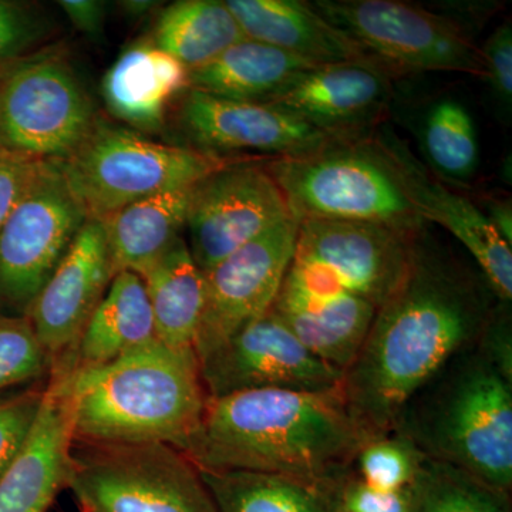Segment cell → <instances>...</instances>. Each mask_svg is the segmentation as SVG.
Returning <instances> with one entry per match:
<instances>
[{"mask_svg": "<svg viewBox=\"0 0 512 512\" xmlns=\"http://www.w3.org/2000/svg\"><path fill=\"white\" fill-rule=\"evenodd\" d=\"M392 97L389 72L375 62L323 64L296 77L271 106L338 140L360 133L382 117Z\"/></svg>", "mask_w": 512, "mask_h": 512, "instance_id": "obj_19", "label": "cell"}, {"mask_svg": "<svg viewBox=\"0 0 512 512\" xmlns=\"http://www.w3.org/2000/svg\"><path fill=\"white\" fill-rule=\"evenodd\" d=\"M62 370L79 443H164L180 450L200 424L208 394L194 350L153 339L106 365Z\"/></svg>", "mask_w": 512, "mask_h": 512, "instance_id": "obj_3", "label": "cell"}, {"mask_svg": "<svg viewBox=\"0 0 512 512\" xmlns=\"http://www.w3.org/2000/svg\"><path fill=\"white\" fill-rule=\"evenodd\" d=\"M318 66L245 37L217 59L191 70L190 89L222 99L269 103L296 77Z\"/></svg>", "mask_w": 512, "mask_h": 512, "instance_id": "obj_25", "label": "cell"}, {"mask_svg": "<svg viewBox=\"0 0 512 512\" xmlns=\"http://www.w3.org/2000/svg\"><path fill=\"white\" fill-rule=\"evenodd\" d=\"M175 120L187 147L221 158L237 153L298 157L338 140L271 104L222 99L195 89L177 100Z\"/></svg>", "mask_w": 512, "mask_h": 512, "instance_id": "obj_15", "label": "cell"}, {"mask_svg": "<svg viewBox=\"0 0 512 512\" xmlns=\"http://www.w3.org/2000/svg\"><path fill=\"white\" fill-rule=\"evenodd\" d=\"M497 302L478 269L430 241H414L409 272L379 306L340 393L369 437L390 433L404 404L454 356L474 348Z\"/></svg>", "mask_w": 512, "mask_h": 512, "instance_id": "obj_1", "label": "cell"}, {"mask_svg": "<svg viewBox=\"0 0 512 512\" xmlns=\"http://www.w3.org/2000/svg\"><path fill=\"white\" fill-rule=\"evenodd\" d=\"M42 163L0 148V227L22 200Z\"/></svg>", "mask_w": 512, "mask_h": 512, "instance_id": "obj_38", "label": "cell"}, {"mask_svg": "<svg viewBox=\"0 0 512 512\" xmlns=\"http://www.w3.org/2000/svg\"><path fill=\"white\" fill-rule=\"evenodd\" d=\"M201 476L220 512H336L332 487L325 485L252 471H201Z\"/></svg>", "mask_w": 512, "mask_h": 512, "instance_id": "obj_28", "label": "cell"}, {"mask_svg": "<svg viewBox=\"0 0 512 512\" xmlns=\"http://www.w3.org/2000/svg\"><path fill=\"white\" fill-rule=\"evenodd\" d=\"M248 39L316 64L376 62L303 0H225Z\"/></svg>", "mask_w": 512, "mask_h": 512, "instance_id": "obj_21", "label": "cell"}, {"mask_svg": "<svg viewBox=\"0 0 512 512\" xmlns=\"http://www.w3.org/2000/svg\"><path fill=\"white\" fill-rule=\"evenodd\" d=\"M188 89L190 70L151 42L121 53L101 86L107 110L137 131L161 130Z\"/></svg>", "mask_w": 512, "mask_h": 512, "instance_id": "obj_22", "label": "cell"}, {"mask_svg": "<svg viewBox=\"0 0 512 512\" xmlns=\"http://www.w3.org/2000/svg\"><path fill=\"white\" fill-rule=\"evenodd\" d=\"M377 143L392 158L404 191L424 222H436L467 249L495 298L512 301V248L498 235L473 201L448 190L392 131H380Z\"/></svg>", "mask_w": 512, "mask_h": 512, "instance_id": "obj_18", "label": "cell"}, {"mask_svg": "<svg viewBox=\"0 0 512 512\" xmlns=\"http://www.w3.org/2000/svg\"><path fill=\"white\" fill-rule=\"evenodd\" d=\"M67 487L87 512H220L198 467L164 443L74 441Z\"/></svg>", "mask_w": 512, "mask_h": 512, "instance_id": "obj_7", "label": "cell"}, {"mask_svg": "<svg viewBox=\"0 0 512 512\" xmlns=\"http://www.w3.org/2000/svg\"><path fill=\"white\" fill-rule=\"evenodd\" d=\"M392 431L429 460L511 494L512 383L476 346L454 356L410 397Z\"/></svg>", "mask_w": 512, "mask_h": 512, "instance_id": "obj_4", "label": "cell"}, {"mask_svg": "<svg viewBox=\"0 0 512 512\" xmlns=\"http://www.w3.org/2000/svg\"><path fill=\"white\" fill-rule=\"evenodd\" d=\"M228 161L97 119L83 143L56 164L87 218L101 221L151 195L190 188Z\"/></svg>", "mask_w": 512, "mask_h": 512, "instance_id": "obj_6", "label": "cell"}, {"mask_svg": "<svg viewBox=\"0 0 512 512\" xmlns=\"http://www.w3.org/2000/svg\"><path fill=\"white\" fill-rule=\"evenodd\" d=\"M409 512H512L511 494L426 458L409 487Z\"/></svg>", "mask_w": 512, "mask_h": 512, "instance_id": "obj_30", "label": "cell"}, {"mask_svg": "<svg viewBox=\"0 0 512 512\" xmlns=\"http://www.w3.org/2000/svg\"><path fill=\"white\" fill-rule=\"evenodd\" d=\"M242 39L244 32L225 0H180L158 16L151 43L191 72Z\"/></svg>", "mask_w": 512, "mask_h": 512, "instance_id": "obj_27", "label": "cell"}, {"mask_svg": "<svg viewBox=\"0 0 512 512\" xmlns=\"http://www.w3.org/2000/svg\"><path fill=\"white\" fill-rule=\"evenodd\" d=\"M52 369L28 316L0 315V393L49 379Z\"/></svg>", "mask_w": 512, "mask_h": 512, "instance_id": "obj_32", "label": "cell"}, {"mask_svg": "<svg viewBox=\"0 0 512 512\" xmlns=\"http://www.w3.org/2000/svg\"><path fill=\"white\" fill-rule=\"evenodd\" d=\"M420 143L436 175L457 184L476 175L480 164L476 123L460 100L444 97L431 104L420 124Z\"/></svg>", "mask_w": 512, "mask_h": 512, "instance_id": "obj_29", "label": "cell"}, {"mask_svg": "<svg viewBox=\"0 0 512 512\" xmlns=\"http://www.w3.org/2000/svg\"><path fill=\"white\" fill-rule=\"evenodd\" d=\"M495 231L512 248V208L510 201L491 200L484 212Z\"/></svg>", "mask_w": 512, "mask_h": 512, "instance_id": "obj_40", "label": "cell"}, {"mask_svg": "<svg viewBox=\"0 0 512 512\" xmlns=\"http://www.w3.org/2000/svg\"><path fill=\"white\" fill-rule=\"evenodd\" d=\"M156 338L143 279L119 272L101 299L69 356L53 367L74 372L106 365Z\"/></svg>", "mask_w": 512, "mask_h": 512, "instance_id": "obj_23", "label": "cell"}, {"mask_svg": "<svg viewBox=\"0 0 512 512\" xmlns=\"http://www.w3.org/2000/svg\"><path fill=\"white\" fill-rule=\"evenodd\" d=\"M476 349L512 383L511 302L497 299L478 336Z\"/></svg>", "mask_w": 512, "mask_h": 512, "instance_id": "obj_37", "label": "cell"}, {"mask_svg": "<svg viewBox=\"0 0 512 512\" xmlns=\"http://www.w3.org/2000/svg\"><path fill=\"white\" fill-rule=\"evenodd\" d=\"M369 439L340 389H261L208 397L180 451L201 471H252L333 487Z\"/></svg>", "mask_w": 512, "mask_h": 512, "instance_id": "obj_2", "label": "cell"}, {"mask_svg": "<svg viewBox=\"0 0 512 512\" xmlns=\"http://www.w3.org/2000/svg\"><path fill=\"white\" fill-rule=\"evenodd\" d=\"M485 82L498 114L504 121L511 120L512 113V26L505 20L491 33L483 49Z\"/></svg>", "mask_w": 512, "mask_h": 512, "instance_id": "obj_35", "label": "cell"}, {"mask_svg": "<svg viewBox=\"0 0 512 512\" xmlns=\"http://www.w3.org/2000/svg\"><path fill=\"white\" fill-rule=\"evenodd\" d=\"M141 279L157 340L178 352L194 350L204 311L205 274L192 259L185 238L165 252Z\"/></svg>", "mask_w": 512, "mask_h": 512, "instance_id": "obj_26", "label": "cell"}, {"mask_svg": "<svg viewBox=\"0 0 512 512\" xmlns=\"http://www.w3.org/2000/svg\"><path fill=\"white\" fill-rule=\"evenodd\" d=\"M97 119L92 97L60 55H32L0 73L2 150L62 161L89 136Z\"/></svg>", "mask_w": 512, "mask_h": 512, "instance_id": "obj_9", "label": "cell"}, {"mask_svg": "<svg viewBox=\"0 0 512 512\" xmlns=\"http://www.w3.org/2000/svg\"><path fill=\"white\" fill-rule=\"evenodd\" d=\"M198 362L208 397L261 389L333 392L343 379L340 370L309 352L271 309Z\"/></svg>", "mask_w": 512, "mask_h": 512, "instance_id": "obj_12", "label": "cell"}, {"mask_svg": "<svg viewBox=\"0 0 512 512\" xmlns=\"http://www.w3.org/2000/svg\"><path fill=\"white\" fill-rule=\"evenodd\" d=\"M265 161L231 160L192 185L187 247L202 272L291 218Z\"/></svg>", "mask_w": 512, "mask_h": 512, "instance_id": "obj_11", "label": "cell"}, {"mask_svg": "<svg viewBox=\"0 0 512 512\" xmlns=\"http://www.w3.org/2000/svg\"><path fill=\"white\" fill-rule=\"evenodd\" d=\"M265 164L298 222H370L409 232L426 225L376 138L335 140L312 153L269 158Z\"/></svg>", "mask_w": 512, "mask_h": 512, "instance_id": "obj_5", "label": "cell"}, {"mask_svg": "<svg viewBox=\"0 0 512 512\" xmlns=\"http://www.w3.org/2000/svg\"><path fill=\"white\" fill-rule=\"evenodd\" d=\"M298 231L299 222L288 218L204 272V311L194 345L198 360L272 308Z\"/></svg>", "mask_w": 512, "mask_h": 512, "instance_id": "obj_14", "label": "cell"}, {"mask_svg": "<svg viewBox=\"0 0 512 512\" xmlns=\"http://www.w3.org/2000/svg\"><path fill=\"white\" fill-rule=\"evenodd\" d=\"M87 220L56 161H43L0 227V315H28Z\"/></svg>", "mask_w": 512, "mask_h": 512, "instance_id": "obj_10", "label": "cell"}, {"mask_svg": "<svg viewBox=\"0 0 512 512\" xmlns=\"http://www.w3.org/2000/svg\"><path fill=\"white\" fill-rule=\"evenodd\" d=\"M271 311L309 352L345 373L365 343L377 308L291 262Z\"/></svg>", "mask_w": 512, "mask_h": 512, "instance_id": "obj_17", "label": "cell"}, {"mask_svg": "<svg viewBox=\"0 0 512 512\" xmlns=\"http://www.w3.org/2000/svg\"><path fill=\"white\" fill-rule=\"evenodd\" d=\"M114 276L103 225L87 220L26 315L53 366L72 353Z\"/></svg>", "mask_w": 512, "mask_h": 512, "instance_id": "obj_16", "label": "cell"}, {"mask_svg": "<svg viewBox=\"0 0 512 512\" xmlns=\"http://www.w3.org/2000/svg\"><path fill=\"white\" fill-rule=\"evenodd\" d=\"M60 8L67 18L84 35L99 37L103 33L104 20H106V5L97 0H62Z\"/></svg>", "mask_w": 512, "mask_h": 512, "instance_id": "obj_39", "label": "cell"}, {"mask_svg": "<svg viewBox=\"0 0 512 512\" xmlns=\"http://www.w3.org/2000/svg\"><path fill=\"white\" fill-rule=\"evenodd\" d=\"M420 231L370 222L306 220L299 222L293 261L379 308L406 278Z\"/></svg>", "mask_w": 512, "mask_h": 512, "instance_id": "obj_13", "label": "cell"}, {"mask_svg": "<svg viewBox=\"0 0 512 512\" xmlns=\"http://www.w3.org/2000/svg\"><path fill=\"white\" fill-rule=\"evenodd\" d=\"M52 23L36 5L0 0V73L12 64L35 55L50 33Z\"/></svg>", "mask_w": 512, "mask_h": 512, "instance_id": "obj_33", "label": "cell"}, {"mask_svg": "<svg viewBox=\"0 0 512 512\" xmlns=\"http://www.w3.org/2000/svg\"><path fill=\"white\" fill-rule=\"evenodd\" d=\"M121 5H123L124 12L130 18H141V16L151 12V9L156 6V2H150V0H127V2L121 3Z\"/></svg>", "mask_w": 512, "mask_h": 512, "instance_id": "obj_41", "label": "cell"}, {"mask_svg": "<svg viewBox=\"0 0 512 512\" xmlns=\"http://www.w3.org/2000/svg\"><path fill=\"white\" fill-rule=\"evenodd\" d=\"M311 5L387 72L485 77L483 52L450 16L402 0H313Z\"/></svg>", "mask_w": 512, "mask_h": 512, "instance_id": "obj_8", "label": "cell"}, {"mask_svg": "<svg viewBox=\"0 0 512 512\" xmlns=\"http://www.w3.org/2000/svg\"><path fill=\"white\" fill-rule=\"evenodd\" d=\"M74 443L66 375L52 370L28 441L0 477V512H47L67 487Z\"/></svg>", "mask_w": 512, "mask_h": 512, "instance_id": "obj_20", "label": "cell"}, {"mask_svg": "<svg viewBox=\"0 0 512 512\" xmlns=\"http://www.w3.org/2000/svg\"><path fill=\"white\" fill-rule=\"evenodd\" d=\"M82 512H87L86 510H82Z\"/></svg>", "mask_w": 512, "mask_h": 512, "instance_id": "obj_42", "label": "cell"}, {"mask_svg": "<svg viewBox=\"0 0 512 512\" xmlns=\"http://www.w3.org/2000/svg\"><path fill=\"white\" fill-rule=\"evenodd\" d=\"M190 188L165 191L128 204L101 220L114 272L146 274L184 237Z\"/></svg>", "mask_w": 512, "mask_h": 512, "instance_id": "obj_24", "label": "cell"}, {"mask_svg": "<svg viewBox=\"0 0 512 512\" xmlns=\"http://www.w3.org/2000/svg\"><path fill=\"white\" fill-rule=\"evenodd\" d=\"M426 457L406 437L390 431L370 437L357 450L352 471L355 476L382 490H407L416 480Z\"/></svg>", "mask_w": 512, "mask_h": 512, "instance_id": "obj_31", "label": "cell"}, {"mask_svg": "<svg viewBox=\"0 0 512 512\" xmlns=\"http://www.w3.org/2000/svg\"><path fill=\"white\" fill-rule=\"evenodd\" d=\"M336 512H409V488L392 491L373 487L353 471L332 487Z\"/></svg>", "mask_w": 512, "mask_h": 512, "instance_id": "obj_36", "label": "cell"}, {"mask_svg": "<svg viewBox=\"0 0 512 512\" xmlns=\"http://www.w3.org/2000/svg\"><path fill=\"white\" fill-rule=\"evenodd\" d=\"M47 382V380H46ZM45 384L0 399V477L19 456L35 424Z\"/></svg>", "mask_w": 512, "mask_h": 512, "instance_id": "obj_34", "label": "cell"}]
</instances>
